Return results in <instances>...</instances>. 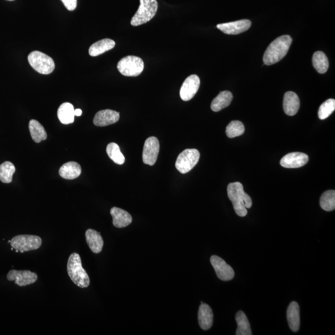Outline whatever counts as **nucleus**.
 Segmentation results:
<instances>
[{"label": "nucleus", "instance_id": "1", "mask_svg": "<svg viewBox=\"0 0 335 335\" xmlns=\"http://www.w3.org/2000/svg\"><path fill=\"white\" fill-rule=\"evenodd\" d=\"M227 194L232 201L233 209L240 217L247 215V209L251 208L252 200L244 191V186L240 182L231 183L227 186Z\"/></svg>", "mask_w": 335, "mask_h": 335}, {"label": "nucleus", "instance_id": "2", "mask_svg": "<svg viewBox=\"0 0 335 335\" xmlns=\"http://www.w3.org/2000/svg\"><path fill=\"white\" fill-rule=\"evenodd\" d=\"M292 42V38L288 35H282L275 38L267 48L264 54V64L271 65L282 60L288 52Z\"/></svg>", "mask_w": 335, "mask_h": 335}, {"label": "nucleus", "instance_id": "3", "mask_svg": "<svg viewBox=\"0 0 335 335\" xmlns=\"http://www.w3.org/2000/svg\"><path fill=\"white\" fill-rule=\"evenodd\" d=\"M67 272L70 280L80 288H87L90 284V278L87 271L83 268L81 258L79 254H70L67 262Z\"/></svg>", "mask_w": 335, "mask_h": 335}, {"label": "nucleus", "instance_id": "4", "mask_svg": "<svg viewBox=\"0 0 335 335\" xmlns=\"http://www.w3.org/2000/svg\"><path fill=\"white\" fill-rule=\"evenodd\" d=\"M158 7L156 0H140V6L130 24L133 26H138L149 22L155 17Z\"/></svg>", "mask_w": 335, "mask_h": 335}, {"label": "nucleus", "instance_id": "5", "mask_svg": "<svg viewBox=\"0 0 335 335\" xmlns=\"http://www.w3.org/2000/svg\"><path fill=\"white\" fill-rule=\"evenodd\" d=\"M28 61L36 72L44 75H48L55 69V63L53 59L40 51L31 52L28 56Z\"/></svg>", "mask_w": 335, "mask_h": 335}, {"label": "nucleus", "instance_id": "6", "mask_svg": "<svg viewBox=\"0 0 335 335\" xmlns=\"http://www.w3.org/2000/svg\"><path fill=\"white\" fill-rule=\"evenodd\" d=\"M117 69L124 76H137L143 72L144 61L136 56H127L118 62Z\"/></svg>", "mask_w": 335, "mask_h": 335}, {"label": "nucleus", "instance_id": "7", "mask_svg": "<svg viewBox=\"0 0 335 335\" xmlns=\"http://www.w3.org/2000/svg\"><path fill=\"white\" fill-rule=\"evenodd\" d=\"M43 241L40 237L32 235H20L11 239L10 245L16 252L36 250L42 245Z\"/></svg>", "mask_w": 335, "mask_h": 335}, {"label": "nucleus", "instance_id": "8", "mask_svg": "<svg viewBox=\"0 0 335 335\" xmlns=\"http://www.w3.org/2000/svg\"><path fill=\"white\" fill-rule=\"evenodd\" d=\"M200 158V153L197 149H186L178 156L176 168L181 173H188L198 164Z\"/></svg>", "mask_w": 335, "mask_h": 335}, {"label": "nucleus", "instance_id": "9", "mask_svg": "<svg viewBox=\"0 0 335 335\" xmlns=\"http://www.w3.org/2000/svg\"><path fill=\"white\" fill-rule=\"evenodd\" d=\"M160 144L158 139L155 137L148 138L145 142L142 160L145 164L153 166L158 158Z\"/></svg>", "mask_w": 335, "mask_h": 335}, {"label": "nucleus", "instance_id": "10", "mask_svg": "<svg viewBox=\"0 0 335 335\" xmlns=\"http://www.w3.org/2000/svg\"><path fill=\"white\" fill-rule=\"evenodd\" d=\"M210 263L221 280L228 281L233 280L235 277V272L230 265L221 259V258L213 255L210 258Z\"/></svg>", "mask_w": 335, "mask_h": 335}, {"label": "nucleus", "instance_id": "11", "mask_svg": "<svg viewBox=\"0 0 335 335\" xmlns=\"http://www.w3.org/2000/svg\"><path fill=\"white\" fill-rule=\"evenodd\" d=\"M8 281H14L16 285L23 287L36 282L38 279V275L35 272H31L28 270L10 271L7 274Z\"/></svg>", "mask_w": 335, "mask_h": 335}, {"label": "nucleus", "instance_id": "12", "mask_svg": "<svg viewBox=\"0 0 335 335\" xmlns=\"http://www.w3.org/2000/svg\"><path fill=\"white\" fill-rule=\"evenodd\" d=\"M200 79L196 75H191L184 82L180 90V97L185 102L193 98L200 87Z\"/></svg>", "mask_w": 335, "mask_h": 335}, {"label": "nucleus", "instance_id": "13", "mask_svg": "<svg viewBox=\"0 0 335 335\" xmlns=\"http://www.w3.org/2000/svg\"><path fill=\"white\" fill-rule=\"evenodd\" d=\"M251 26V21L242 19L237 22L219 24L217 28L224 33L229 35H237L248 30Z\"/></svg>", "mask_w": 335, "mask_h": 335}, {"label": "nucleus", "instance_id": "14", "mask_svg": "<svg viewBox=\"0 0 335 335\" xmlns=\"http://www.w3.org/2000/svg\"><path fill=\"white\" fill-rule=\"evenodd\" d=\"M309 162L307 154L301 152H292L287 154L281 160L280 164L286 168H298L303 167Z\"/></svg>", "mask_w": 335, "mask_h": 335}, {"label": "nucleus", "instance_id": "15", "mask_svg": "<svg viewBox=\"0 0 335 335\" xmlns=\"http://www.w3.org/2000/svg\"><path fill=\"white\" fill-rule=\"evenodd\" d=\"M120 118L119 112L111 109H105L97 112L94 117L93 123L97 127H105L116 123Z\"/></svg>", "mask_w": 335, "mask_h": 335}, {"label": "nucleus", "instance_id": "16", "mask_svg": "<svg viewBox=\"0 0 335 335\" xmlns=\"http://www.w3.org/2000/svg\"><path fill=\"white\" fill-rule=\"evenodd\" d=\"M300 108V100L294 92L287 91L284 94V111L287 115L292 116L298 113Z\"/></svg>", "mask_w": 335, "mask_h": 335}, {"label": "nucleus", "instance_id": "17", "mask_svg": "<svg viewBox=\"0 0 335 335\" xmlns=\"http://www.w3.org/2000/svg\"><path fill=\"white\" fill-rule=\"evenodd\" d=\"M110 213L112 218V224L115 227H126L132 223V216L126 210L114 207L111 209Z\"/></svg>", "mask_w": 335, "mask_h": 335}, {"label": "nucleus", "instance_id": "18", "mask_svg": "<svg viewBox=\"0 0 335 335\" xmlns=\"http://www.w3.org/2000/svg\"><path fill=\"white\" fill-rule=\"evenodd\" d=\"M287 319L290 330L297 332L300 328V308L296 302H292L287 310Z\"/></svg>", "mask_w": 335, "mask_h": 335}, {"label": "nucleus", "instance_id": "19", "mask_svg": "<svg viewBox=\"0 0 335 335\" xmlns=\"http://www.w3.org/2000/svg\"><path fill=\"white\" fill-rule=\"evenodd\" d=\"M213 315L211 308L208 305L201 304L198 312V321L200 327L204 330H208L213 325Z\"/></svg>", "mask_w": 335, "mask_h": 335}, {"label": "nucleus", "instance_id": "20", "mask_svg": "<svg viewBox=\"0 0 335 335\" xmlns=\"http://www.w3.org/2000/svg\"><path fill=\"white\" fill-rule=\"evenodd\" d=\"M86 241L88 247L94 253L102 252L104 246V241L100 233L93 229H88L85 233Z\"/></svg>", "mask_w": 335, "mask_h": 335}, {"label": "nucleus", "instance_id": "21", "mask_svg": "<svg viewBox=\"0 0 335 335\" xmlns=\"http://www.w3.org/2000/svg\"><path fill=\"white\" fill-rule=\"evenodd\" d=\"M82 173V168L78 163L70 162L62 165L59 170V174L66 180H74L78 178Z\"/></svg>", "mask_w": 335, "mask_h": 335}, {"label": "nucleus", "instance_id": "22", "mask_svg": "<svg viewBox=\"0 0 335 335\" xmlns=\"http://www.w3.org/2000/svg\"><path fill=\"white\" fill-rule=\"evenodd\" d=\"M232 100L233 95L230 91H222L217 97L213 100L210 108L213 111H220L229 106L232 103Z\"/></svg>", "mask_w": 335, "mask_h": 335}, {"label": "nucleus", "instance_id": "23", "mask_svg": "<svg viewBox=\"0 0 335 335\" xmlns=\"http://www.w3.org/2000/svg\"><path fill=\"white\" fill-rule=\"evenodd\" d=\"M115 43L110 38H104L91 45L89 49V54L92 57H96L114 48Z\"/></svg>", "mask_w": 335, "mask_h": 335}, {"label": "nucleus", "instance_id": "24", "mask_svg": "<svg viewBox=\"0 0 335 335\" xmlns=\"http://www.w3.org/2000/svg\"><path fill=\"white\" fill-rule=\"evenodd\" d=\"M57 115L62 124H72L75 120V109L72 104L64 103L59 107Z\"/></svg>", "mask_w": 335, "mask_h": 335}, {"label": "nucleus", "instance_id": "25", "mask_svg": "<svg viewBox=\"0 0 335 335\" xmlns=\"http://www.w3.org/2000/svg\"><path fill=\"white\" fill-rule=\"evenodd\" d=\"M29 129L32 140L36 143L46 140L47 134L46 130L37 121L31 120L29 124Z\"/></svg>", "mask_w": 335, "mask_h": 335}, {"label": "nucleus", "instance_id": "26", "mask_svg": "<svg viewBox=\"0 0 335 335\" xmlns=\"http://www.w3.org/2000/svg\"><path fill=\"white\" fill-rule=\"evenodd\" d=\"M235 320L238 325L236 331L237 335H251L252 331L250 323L247 316L242 311H239L236 314Z\"/></svg>", "mask_w": 335, "mask_h": 335}, {"label": "nucleus", "instance_id": "27", "mask_svg": "<svg viewBox=\"0 0 335 335\" xmlns=\"http://www.w3.org/2000/svg\"><path fill=\"white\" fill-rule=\"evenodd\" d=\"M312 62L314 68L319 73L324 74L327 72L329 67V62L325 53L321 51L314 53Z\"/></svg>", "mask_w": 335, "mask_h": 335}, {"label": "nucleus", "instance_id": "28", "mask_svg": "<svg viewBox=\"0 0 335 335\" xmlns=\"http://www.w3.org/2000/svg\"><path fill=\"white\" fill-rule=\"evenodd\" d=\"M106 152L109 158H110L115 164L123 165L125 162V157L123 155L120 150V147L117 144L110 143L108 145L106 148Z\"/></svg>", "mask_w": 335, "mask_h": 335}, {"label": "nucleus", "instance_id": "29", "mask_svg": "<svg viewBox=\"0 0 335 335\" xmlns=\"http://www.w3.org/2000/svg\"><path fill=\"white\" fill-rule=\"evenodd\" d=\"M16 171L15 167L10 162H5L0 165V180L4 183H10Z\"/></svg>", "mask_w": 335, "mask_h": 335}, {"label": "nucleus", "instance_id": "30", "mask_svg": "<svg viewBox=\"0 0 335 335\" xmlns=\"http://www.w3.org/2000/svg\"><path fill=\"white\" fill-rule=\"evenodd\" d=\"M320 206L325 211H332L335 209V191L328 190L322 195L320 200Z\"/></svg>", "mask_w": 335, "mask_h": 335}, {"label": "nucleus", "instance_id": "31", "mask_svg": "<svg viewBox=\"0 0 335 335\" xmlns=\"http://www.w3.org/2000/svg\"><path fill=\"white\" fill-rule=\"evenodd\" d=\"M226 135L228 137L235 138L244 134L245 132V126L244 124L239 121H231L229 125L227 126Z\"/></svg>", "mask_w": 335, "mask_h": 335}, {"label": "nucleus", "instance_id": "32", "mask_svg": "<svg viewBox=\"0 0 335 335\" xmlns=\"http://www.w3.org/2000/svg\"><path fill=\"white\" fill-rule=\"evenodd\" d=\"M335 110V100L329 99L320 106L318 115L320 120H324L333 113Z\"/></svg>", "mask_w": 335, "mask_h": 335}, {"label": "nucleus", "instance_id": "33", "mask_svg": "<svg viewBox=\"0 0 335 335\" xmlns=\"http://www.w3.org/2000/svg\"><path fill=\"white\" fill-rule=\"evenodd\" d=\"M64 3L65 7L68 10L73 11L75 10L77 5V0H62Z\"/></svg>", "mask_w": 335, "mask_h": 335}, {"label": "nucleus", "instance_id": "34", "mask_svg": "<svg viewBox=\"0 0 335 335\" xmlns=\"http://www.w3.org/2000/svg\"><path fill=\"white\" fill-rule=\"evenodd\" d=\"M82 109H75V116H80V115H82Z\"/></svg>", "mask_w": 335, "mask_h": 335}, {"label": "nucleus", "instance_id": "35", "mask_svg": "<svg viewBox=\"0 0 335 335\" xmlns=\"http://www.w3.org/2000/svg\"><path fill=\"white\" fill-rule=\"evenodd\" d=\"M10 1H12V0H10Z\"/></svg>", "mask_w": 335, "mask_h": 335}]
</instances>
